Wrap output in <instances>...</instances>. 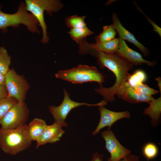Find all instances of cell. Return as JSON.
I'll return each mask as SVG.
<instances>
[{
    "mask_svg": "<svg viewBox=\"0 0 161 161\" xmlns=\"http://www.w3.org/2000/svg\"><path fill=\"white\" fill-rule=\"evenodd\" d=\"M83 54H89L97 58L98 63L102 68L106 67L112 71L115 76L114 84L109 88L100 86L95 91L102 95L103 100L107 103L115 99L116 93L123 84L127 81L129 75V71L133 65L115 52L107 53L85 48Z\"/></svg>",
    "mask_w": 161,
    "mask_h": 161,
    "instance_id": "6da1fadb",
    "label": "cell"
},
{
    "mask_svg": "<svg viewBox=\"0 0 161 161\" xmlns=\"http://www.w3.org/2000/svg\"><path fill=\"white\" fill-rule=\"evenodd\" d=\"M32 141L26 124L14 129H0V148L6 154L16 155L30 147Z\"/></svg>",
    "mask_w": 161,
    "mask_h": 161,
    "instance_id": "7a4b0ae2",
    "label": "cell"
},
{
    "mask_svg": "<svg viewBox=\"0 0 161 161\" xmlns=\"http://www.w3.org/2000/svg\"><path fill=\"white\" fill-rule=\"evenodd\" d=\"M26 8L34 16L41 27L42 37L41 41L43 44L47 43L49 37L47 35V27L45 21V12L49 15L58 12L63 7L61 2L56 0H26Z\"/></svg>",
    "mask_w": 161,
    "mask_h": 161,
    "instance_id": "3957f363",
    "label": "cell"
},
{
    "mask_svg": "<svg viewBox=\"0 0 161 161\" xmlns=\"http://www.w3.org/2000/svg\"><path fill=\"white\" fill-rule=\"evenodd\" d=\"M20 24L25 26L30 32L40 33L37 26L38 25L37 20L31 13L27 12L23 2H21L17 11L14 13H4L0 7V30L3 32H6L7 27L16 28Z\"/></svg>",
    "mask_w": 161,
    "mask_h": 161,
    "instance_id": "277c9868",
    "label": "cell"
},
{
    "mask_svg": "<svg viewBox=\"0 0 161 161\" xmlns=\"http://www.w3.org/2000/svg\"><path fill=\"white\" fill-rule=\"evenodd\" d=\"M55 76L73 83L96 82L102 85L105 80L104 75L96 67L86 65H80L70 69L59 71Z\"/></svg>",
    "mask_w": 161,
    "mask_h": 161,
    "instance_id": "5b68a950",
    "label": "cell"
},
{
    "mask_svg": "<svg viewBox=\"0 0 161 161\" xmlns=\"http://www.w3.org/2000/svg\"><path fill=\"white\" fill-rule=\"evenodd\" d=\"M63 91L64 98L61 103L58 106H50L48 107L49 111L54 117V122L62 127L68 126L67 123L65 120L69 112L73 109L83 105L100 106H104L107 104V103L103 100L94 104L75 102L70 98L69 94L65 89H64Z\"/></svg>",
    "mask_w": 161,
    "mask_h": 161,
    "instance_id": "8992f818",
    "label": "cell"
},
{
    "mask_svg": "<svg viewBox=\"0 0 161 161\" xmlns=\"http://www.w3.org/2000/svg\"><path fill=\"white\" fill-rule=\"evenodd\" d=\"M4 76L8 96L15 98L18 102H24L30 86L24 76L18 74L13 69H10Z\"/></svg>",
    "mask_w": 161,
    "mask_h": 161,
    "instance_id": "52a82bcc",
    "label": "cell"
},
{
    "mask_svg": "<svg viewBox=\"0 0 161 161\" xmlns=\"http://www.w3.org/2000/svg\"><path fill=\"white\" fill-rule=\"evenodd\" d=\"M29 113V110L24 102H17L11 107L0 121L1 128L14 129L25 124Z\"/></svg>",
    "mask_w": 161,
    "mask_h": 161,
    "instance_id": "ba28073f",
    "label": "cell"
},
{
    "mask_svg": "<svg viewBox=\"0 0 161 161\" xmlns=\"http://www.w3.org/2000/svg\"><path fill=\"white\" fill-rule=\"evenodd\" d=\"M101 135L105 141V148L110 155L107 161H120L131 154V150L120 144L110 128L102 132Z\"/></svg>",
    "mask_w": 161,
    "mask_h": 161,
    "instance_id": "9c48e42d",
    "label": "cell"
},
{
    "mask_svg": "<svg viewBox=\"0 0 161 161\" xmlns=\"http://www.w3.org/2000/svg\"><path fill=\"white\" fill-rule=\"evenodd\" d=\"M98 109L100 114L99 123L95 129L92 132L93 135L98 134L104 128L108 126L110 128L114 123L123 118H129L131 117L128 111L116 112L106 108L104 106H99Z\"/></svg>",
    "mask_w": 161,
    "mask_h": 161,
    "instance_id": "30bf717a",
    "label": "cell"
},
{
    "mask_svg": "<svg viewBox=\"0 0 161 161\" xmlns=\"http://www.w3.org/2000/svg\"><path fill=\"white\" fill-rule=\"evenodd\" d=\"M116 95L120 99L131 103L145 102L149 104L153 98L138 93L126 81L124 82L117 91Z\"/></svg>",
    "mask_w": 161,
    "mask_h": 161,
    "instance_id": "8fae6325",
    "label": "cell"
},
{
    "mask_svg": "<svg viewBox=\"0 0 161 161\" xmlns=\"http://www.w3.org/2000/svg\"><path fill=\"white\" fill-rule=\"evenodd\" d=\"M119 39V47L115 53L126 59L133 65H141L145 63L149 66H153L155 64L156 61H150L145 60L140 53L130 48L124 40L120 38Z\"/></svg>",
    "mask_w": 161,
    "mask_h": 161,
    "instance_id": "7c38bea8",
    "label": "cell"
},
{
    "mask_svg": "<svg viewBox=\"0 0 161 161\" xmlns=\"http://www.w3.org/2000/svg\"><path fill=\"white\" fill-rule=\"evenodd\" d=\"M62 127L58 123H54L47 125L36 141V148L47 143H52L60 140L61 138L65 132Z\"/></svg>",
    "mask_w": 161,
    "mask_h": 161,
    "instance_id": "4fadbf2b",
    "label": "cell"
},
{
    "mask_svg": "<svg viewBox=\"0 0 161 161\" xmlns=\"http://www.w3.org/2000/svg\"><path fill=\"white\" fill-rule=\"evenodd\" d=\"M112 19L113 21L112 25L116 32L118 34L119 38L123 40H126L136 46L143 52L144 55H148L149 53L148 49L138 41L134 35L123 26L118 19L116 14H113Z\"/></svg>",
    "mask_w": 161,
    "mask_h": 161,
    "instance_id": "5bb4252c",
    "label": "cell"
},
{
    "mask_svg": "<svg viewBox=\"0 0 161 161\" xmlns=\"http://www.w3.org/2000/svg\"><path fill=\"white\" fill-rule=\"evenodd\" d=\"M120 39L115 38L110 41L100 43H89L86 39L80 41L79 47L107 53L116 52L118 49Z\"/></svg>",
    "mask_w": 161,
    "mask_h": 161,
    "instance_id": "9a60e30c",
    "label": "cell"
},
{
    "mask_svg": "<svg viewBox=\"0 0 161 161\" xmlns=\"http://www.w3.org/2000/svg\"><path fill=\"white\" fill-rule=\"evenodd\" d=\"M149 106L144 109L143 113L151 119V123L153 126L158 124L161 113V97L155 99L154 98L149 104Z\"/></svg>",
    "mask_w": 161,
    "mask_h": 161,
    "instance_id": "2e32d148",
    "label": "cell"
},
{
    "mask_svg": "<svg viewBox=\"0 0 161 161\" xmlns=\"http://www.w3.org/2000/svg\"><path fill=\"white\" fill-rule=\"evenodd\" d=\"M27 126L29 134L32 141H36L47 125L44 120L36 118L31 121Z\"/></svg>",
    "mask_w": 161,
    "mask_h": 161,
    "instance_id": "e0dca14e",
    "label": "cell"
},
{
    "mask_svg": "<svg viewBox=\"0 0 161 161\" xmlns=\"http://www.w3.org/2000/svg\"><path fill=\"white\" fill-rule=\"evenodd\" d=\"M116 32L112 25L103 27L102 31L95 38L96 43H100L110 41L115 38Z\"/></svg>",
    "mask_w": 161,
    "mask_h": 161,
    "instance_id": "ac0fdd59",
    "label": "cell"
},
{
    "mask_svg": "<svg viewBox=\"0 0 161 161\" xmlns=\"http://www.w3.org/2000/svg\"><path fill=\"white\" fill-rule=\"evenodd\" d=\"M68 33L71 38L78 43L86 39L87 36L94 33V32L86 27L70 29Z\"/></svg>",
    "mask_w": 161,
    "mask_h": 161,
    "instance_id": "d6986e66",
    "label": "cell"
},
{
    "mask_svg": "<svg viewBox=\"0 0 161 161\" xmlns=\"http://www.w3.org/2000/svg\"><path fill=\"white\" fill-rule=\"evenodd\" d=\"M147 78V74L144 71L138 69L132 74H129L127 81L134 88L138 85L143 83L146 80Z\"/></svg>",
    "mask_w": 161,
    "mask_h": 161,
    "instance_id": "ffe728a7",
    "label": "cell"
},
{
    "mask_svg": "<svg viewBox=\"0 0 161 161\" xmlns=\"http://www.w3.org/2000/svg\"><path fill=\"white\" fill-rule=\"evenodd\" d=\"M11 57L4 47H0V74L5 75L10 69Z\"/></svg>",
    "mask_w": 161,
    "mask_h": 161,
    "instance_id": "44dd1931",
    "label": "cell"
},
{
    "mask_svg": "<svg viewBox=\"0 0 161 161\" xmlns=\"http://www.w3.org/2000/svg\"><path fill=\"white\" fill-rule=\"evenodd\" d=\"M86 17L75 15L67 17L65 20L66 24L70 29L86 27L84 20Z\"/></svg>",
    "mask_w": 161,
    "mask_h": 161,
    "instance_id": "7402d4cb",
    "label": "cell"
},
{
    "mask_svg": "<svg viewBox=\"0 0 161 161\" xmlns=\"http://www.w3.org/2000/svg\"><path fill=\"white\" fill-rule=\"evenodd\" d=\"M17 102L16 99L9 96L0 100V121L11 107Z\"/></svg>",
    "mask_w": 161,
    "mask_h": 161,
    "instance_id": "603a6c76",
    "label": "cell"
},
{
    "mask_svg": "<svg viewBox=\"0 0 161 161\" xmlns=\"http://www.w3.org/2000/svg\"><path fill=\"white\" fill-rule=\"evenodd\" d=\"M143 154L148 160H152L157 155L159 150L157 145L154 143L149 142L146 143L143 146Z\"/></svg>",
    "mask_w": 161,
    "mask_h": 161,
    "instance_id": "cb8c5ba5",
    "label": "cell"
},
{
    "mask_svg": "<svg viewBox=\"0 0 161 161\" xmlns=\"http://www.w3.org/2000/svg\"><path fill=\"white\" fill-rule=\"evenodd\" d=\"M134 89L138 93L148 96H152L158 93L159 91L149 87L146 84L141 83Z\"/></svg>",
    "mask_w": 161,
    "mask_h": 161,
    "instance_id": "d4e9b609",
    "label": "cell"
},
{
    "mask_svg": "<svg viewBox=\"0 0 161 161\" xmlns=\"http://www.w3.org/2000/svg\"><path fill=\"white\" fill-rule=\"evenodd\" d=\"M138 9L140 11H141L145 17H146V18L148 20V21L150 22V23L152 25V26L153 27L154 30L153 31L156 32L158 35L160 36H161V28L159 27L157 25V24L153 22L152 20H151L150 19L147 17L144 13L140 9V8L138 7H137Z\"/></svg>",
    "mask_w": 161,
    "mask_h": 161,
    "instance_id": "484cf974",
    "label": "cell"
},
{
    "mask_svg": "<svg viewBox=\"0 0 161 161\" xmlns=\"http://www.w3.org/2000/svg\"><path fill=\"white\" fill-rule=\"evenodd\" d=\"M8 96V92L5 84L0 85V100Z\"/></svg>",
    "mask_w": 161,
    "mask_h": 161,
    "instance_id": "4316f807",
    "label": "cell"
},
{
    "mask_svg": "<svg viewBox=\"0 0 161 161\" xmlns=\"http://www.w3.org/2000/svg\"><path fill=\"white\" fill-rule=\"evenodd\" d=\"M120 161H140V157L137 155L131 154Z\"/></svg>",
    "mask_w": 161,
    "mask_h": 161,
    "instance_id": "83f0119b",
    "label": "cell"
},
{
    "mask_svg": "<svg viewBox=\"0 0 161 161\" xmlns=\"http://www.w3.org/2000/svg\"><path fill=\"white\" fill-rule=\"evenodd\" d=\"M103 154H100L98 152H96L93 155L91 161H103Z\"/></svg>",
    "mask_w": 161,
    "mask_h": 161,
    "instance_id": "f1b7e54d",
    "label": "cell"
},
{
    "mask_svg": "<svg viewBox=\"0 0 161 161\" xmlns=\"http://www.w3.org/2000/svg\"><path fill=\"white\" fill-rule=\"evenodd\" d=\"M156 80L158 82V85L160 91V93H161V79L160 77H159L155 78Z\"/></svg>",
    "mask_w": 161,
    "mask_h": 161,
    "instance_id": "f546056e",
    "label": "cell"
},
{
    "mask_svg": "<svg viewBox=\"0 0 161 161\" xmlns=\"http://www.w3.org/2000/svg\"><path fill=\"white\" fill-rule=\"evenodd\" d=\"M5 76L0 74V85L4 84Z\"/></svg>",
    "mask_w": 161,
    "mask_h": 161,
    "instance_id": "4dcf8cb0",
    "label": "cell"
}]
</instances>
